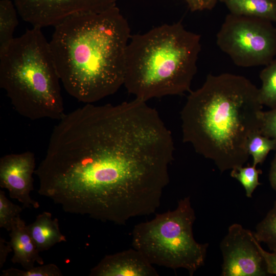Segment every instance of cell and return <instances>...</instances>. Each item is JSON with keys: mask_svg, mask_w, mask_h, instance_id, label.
<instances>
[{"mask_svg": "<svg viewBox=\"0 0 276 276\" xmlns=\"http://www.w3.org/2000/svg\"><path fill=\"white\" fill-rule=\"evenodd\" d=\"M58 121L35 171L39 195L65 212L119 225L156 211L174 145L154 108L137 98L88 103Z\"/></svg>", "mask_w": 276, "mask_h": 276, "instance_id": "1", "label": "cell"}, {"mask_svg": "<svg viewBox=\"0 0 276 276\" xmlns=\"http://www.w3.org/2000/svg\"><path fill=\"white\" fill-rule=\"evenodd\" d=\"M54 27L50 47L68 94L79 102L93 103L123 85L131 35L117 6L71 16Z\"/></svg>", "mask_w": 276, "mask_h": 276, "instance_id": "2", "label": "cell"}, {"mask_svg": "<svg viewBox=\"0 0 276 276\" xmlns=\"http://www.w3.org/2000/svg\"><path fill=\"white\" fill-rule=\"evenodd\" d=\"M262 108L259 88L245 77L209 74L180 112L183 142L221 172L242 167L248 140L260 132Z\"/></svg>", "mask_w": 276, "mask_h": 276, "instance_id": "3", "label": "cell"}, {"mask_svg": "<svg viewBox=\"0 0 276 276\" xmlns=\"http://www.w3.org/2000/svg\"><path fill=\"white\" fill-rule=\"evenodd\" d=\"M199 34L181 22L164 24L131 35L125 59L123 85L145 101L190 91L201 51Z\"/></svg>", "mask_w": 276, "mask_h": 276, "instance_id": "4", "label": "cell"}, {"mask_svg": "<svg viewBox=\"0 0 276 276\" xmlns=\"http://www.w3.org/2000/svg\"><path fill=\"white\" fill-rule=\"evenodd\" d=\"M60 82L41 28L32 27L0 50V87L21 116L59 120L65 114Z\"/></svg>", "mask_w": 276, "mask_h": 276, "instance_id": "5", "label": "cell"}, {"mask_svg": "<svg viewBox=\"0 0 276 276\" xmlns=\"http://www.w3.org/2000/svg\"><path fill=\"white\" fill-rule=\"evenodd\" d=\"M195 219L190 197H186L178 201L174 210L157 214L150 221L135 225L132 232L133 248L152 265L184 268L192 276L204 264L209 246L194 238Z\"/></svg>", "mask_w": 276, "mask_h": 276, "instance_id": "6", "label": "cell"}, {"mask_svg": "<svg viewBox=\"0 0 276 276\" xmlns=\"http://www.w3.org/2000/svg\"><path fill=\"white\" fill-rule=\"evenodd\" d=\"M216 43L238 66L266 65L276 55V28L266 19L229 13L217 34Z\"/></svg>", "mask_w": 276, "mask_h": 276, "instance_id": "7", "label": "cell"}, {"mask_svg": "<svg viewBox=\"0 0 276 276\" xmlns=\"http://www.w3.org/2000/svg\"><path fill=\"white\" fill-rule=\"evenodd\" d=\"M222 276H266L267 272L253 232L241 224L230 225L221 240Z\"/></svg>", "mask_w": 276, "mask_h": 276, "instance_id": "8", "label": "cell"}, {"mask_svg": "<svg viewBox=\"0 0 276 276\" xmlns=\"http://www.w3.org/2000/svg\"><path fill=\"white\" fill-rule=\"evenodd\" d=\"M18 14L33 27H54L78 14L98 12L117 6L118 0H13Z\"/></svg>", "mask_w": 276, "mask_h": 276, "instance_id": "9", "label": "cell"}, {"mask_svg": "<svg viewBox=\"0 0 276 276\" xmlns=\"http://www.w3.org/2000/svg\"><path fill=\"white\" fill-rule=\"evenodd\" d=\"M35 165V154L29 151L5 155L0 159L1 188L8 190L10 197L17 199L25 208L39 207L30 195L34 190Z\"/></svg>", "mask_w": 276, "mask_h": 276, "instance_id": "10", "label": "cell"}, {"mask_svg": "<svg viewBox=\"0 0 276 276\" xmlns=\"http://www.w3.org/2000/svg\"><path fill=\"white\" fill-rule=\"evenodd\" d=\"M90 276H157L152 264L133 248L106 255L91 269Z\"/></svg>", "mask_w": 276, "mask_h": 276, "instance_id": "11", "label": "cell"}, {"mask_svg": "<svg viewBox=\"0 0 276 276\" xmlns=\"http://www.w3.org/2000/svg\"><path fill=\"white\" fill-rule=\"evenodd\" d=\"M9 236V242L14 252L11 259L13 263L20 264L24 269L33 267L35 262L39 265L44 264L40 251L28 231L27 225L20 216Z\"/></svg>", "mask_w": 276, "mask_h": 276, "instance_id": "12", "label": "cell"}, {"mask_svg": "<svg viewBox=\"0 0 276 276\" xmlns=\"http://www.w3.org/2000/svg\"><path fill=\"white\" fill-rule=\"evenodd\" d=\"M28 231L41 252L48 250L57 243L66 242V237L60 231L58 220L52 219L48 212H43L37 216L35 220L27 225Z\"/></svg>", "mask_w": 276, "mask_h": 276, "instance_id": "13", "label": "cell"}, {"mask_svg": "<svg viewBox=\"0 0 276 276\" xmlns=\"http://www.w3.org/2000/svg\"><path fill=\"white\" fill-rule=\"evenodd\" d=\"M235 15L276 22V2L273 0H219Z\"/></svg>", "mask_w": 276, "mask_h": 276, "instance_id": "14", "label": "cell"}, {"mask_svg": "<svg viewBox=\"0 0 276 276\" xmlns=\"http://www.w3.org/2000/svg\"><path fill=\"white\" fill-rule=\"evenodd\" d=\"M17 9L11 0L0 1V50L14 38L13 34L18 21Z\"/></svg>", "mask_w": 276, "mask_h": 276, "instance_id": "15", "label": "cell"}, {"mask_svg": "<svg viewBox=\"0 0 276 276\" xmlns=\"http://www.w3.org/2000/svg\"><path fill=\"white\" fill-rule=\"evenodd\" d=\"M260 78L262 82L259 89L261 103L271 109L276 107V59L261 71Z\"/></svg>", "mask_w": 276, "mask_h": 276, "instance_id": "16", "label": "cell"}, {"mask_svg": "<svg viewBox=\"0 0 276 276\" xmlns=\"http://www.w3.org/2000/svg\"><path fill=\"white\" fill-rule=\"evenodd\" d=\"M253 234L259 243L266 244L271 251L276 250V201L263 219L257 224Z\"/></svg>", "mask_w": 276, "mask_h": 276, "instance_id": "17", "label": "cell"}, {"mask_svg": "<svg viewBox=\"0 0 276 276\" xmlns=\"http://www.w3.org/2000/svg\"><path fill=\"white\" fill-rule=\"evenodd\" d=\"M247 150L248 154L252 157V165L257 166L264 162L270 151H276V140L258 132L249 137Z\"/></svg>", "mask_w": 276, "mask_h": 276, "instance_id": "18", "label": "cell"}, {"mask_svg": "<svg viewBox=\"0 0 276 276\" xmlns=\"http://www.w3.org/2000/svg\"><path fill=\"white\" fill-rule=\"evenodd\" d=\"M262 171L257 169L256 166L248 165L232 169L231 176L238 180L243 186L248 198H251L252 193L257 187L261 185L259 181V175Z\"/></svg>", "mask_w": 276, "mask_h": 276, "instance_id": "19", "label": "cell"}, {"mask_svg": "<svg viewBox=\"0 0 276 276\" xmlns=\"http://www.w3.org/2000/svg\"><path fill=\"white\" fill-rule=\"evenodd\" d=\"M22 211L19 205L11 202L0 190V227L10 232Z\"/></svg>", "mask_w": 276, "mask_h": 276, "instance_id": "20", "label": "cell"}, {"mask_svg": "<svg viewBox=\"0 0 276 276\" xmlns=\"http://www.w3.org/2000/svg\"><path fill=\"white\" fill-rule=\"evenodd\" d=\"M2 276H62L59 268L53 263L40 265L29 269L20 270L10 268L2 271Z\"/></svg>", "mask_w": 276, "mask_h": 276, "instance_id": "21", "label": "cell"}, {"mask_svg": "<svg viewBox=\"0 0 276 276\" xmlns=\"http://www.w3.org/2000/svg\"><path fill=\"white\" fill-rule=\"evenodd\" d=\"M259 131L261 134L276 140V107L262 111Z\"/></svg>", "mask_w": 276, "mask_h": 276, "instance_id": "22", "label": "cell"}, {"mask_svg": "<svg viewBox=\"0 0 276 276\" xmlns=\"http://www.w3.org/2000/svg\"><path fill=\"white\" fill-rule=\"evenodd\" d=\"M257 246L264 259L268 274L276 275V250L270 252L264 250L258 241Z\"/></svg>", "mask_w": 276, "mask_h": 276, "instance_id": "23", "label": "cell"}, {"mask_svg": "<svg viewBox=\"0 0 276 276\" xmlns=\"http://www.w3.org/2000/svg\"><path fill=\"white\" fill-rule=\"evenodd\" d=\"M191 11L212 10L219 0H185Z\"/></svg>", "mask_w": 276, "mask_h": 276, "instance_id": "24", "label": "cell"}, {"mask_svg": "<svg viewBox=\"0 0 276 276\" xmlns=\"http://www.w3.org/2000/svg\"><path fill=\"white\" fill-rule=\"evenodd\" d=\"M13 250L9 242H7L2 237H0V268H2L6 262L9 254Z\"/></svg>", "mask_w": 276, "mask_h": 276, "instance_id": "25", "label": "cell"}, {"mask_svg": "<svg viewBox=\"0 0 276 276\" xmlns=\"http://www.w3.org/2000/svg\"><path fill=\"white\" fill-rule=\"evenodd\" d=\"M269 181L271 187L276 192V152L271 163L269 172Z\"/></svg>", "mask_w": 276, "mask_h": 276, "instance_id": "26", "label": "cell"}, {"mask_svg": "<svg viewBox=\"0 0 276 276\" xmlns=\"http://www.w3.org/2000/svg\"><path fill=\"white\" fill-rule=\"evenodd\" d=\"M273 1H274V2H276V0H273Z\"/></svg>", "mask_w": 276, "mask_h": 276, "instance_id": "27", "label": "cell"}, {"mask_svg": "<svg viewBox=\"0 0 276 276\" xmlns=\"http://www.w3.org/2000/svg\"><path fill=\"white\" fill-rule=\"evenodd\" d=\"M275 24H276V22H275ZM275 28H276V26H275Z\"/></svg>", "mask_w": 276, "mask_h": 276, "instance_id": "28", "label": "cell"}]
</instances>
